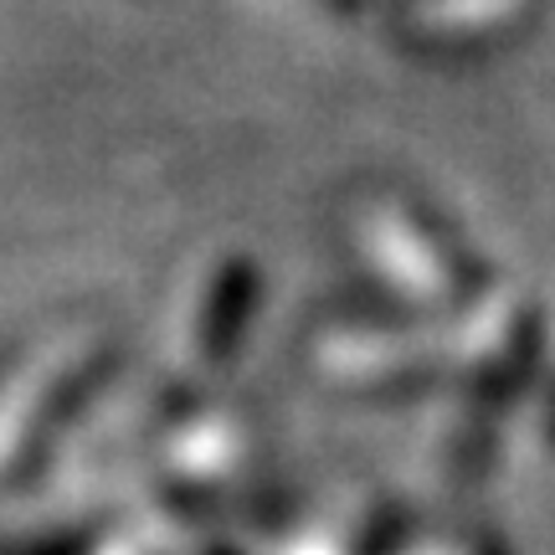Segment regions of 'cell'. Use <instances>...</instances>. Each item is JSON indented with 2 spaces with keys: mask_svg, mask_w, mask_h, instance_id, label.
I'll return each mask as SVG.
<instances>
[{
  "mask_svg": "<svg viewBox=\"0 0 555 555\" xmlns=\"http://www.w3.org/2000/svg\"><path fill=\"white\" fill-rule=\"evenodd\" d=\"M551 437H555V412H551Z\"/></svg>",
  "mask_w": 555,
  "mask_h": 555,
  "instance_id": "2",
  "label": "cell"
},
{
  "mask_svg": "<svg viewBox=\"0 0 555 555\" xmlns=\"http://www.w3.org/2000/svg\"><path fill=\"white\" fill-rule=\"evenodd\" d=\"M335 5H345V11H356V5H360V0H335Z\"/></svg>",
  "mask_w": 555,
  "mask_h": 555,
  "instance_id": "1",
  "label": "cell"
}]
</instances>
